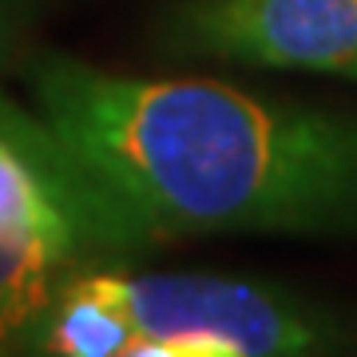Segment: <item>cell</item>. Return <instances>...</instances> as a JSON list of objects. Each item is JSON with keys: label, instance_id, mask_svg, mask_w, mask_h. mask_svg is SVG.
<instances>
[{"label": "cell", "instance_id": "cell-1", "mask_svg": "<svg viewBox=\"0 0 357 357\" xmlns=\"http://www.w3.org/2000/svg\"><path fill=\"white\" fill-rule=\"evenodd\" d=\"M24 76L32 107L159 238L357 227L354 115L72 56H36Z\"/></svg>", "mask_w": 357, "mask_h": 357}, {"label": "cell", "instance_id": "cell-2", "mask_svg": "<svg viewBox=\"0 0 357 357\" xmlns=\"http://www.w3.org/2000/svg\"><path fill=\"white\" fill-rule=\"evenodd\" d=\"M163 243L60 131L0 84V357H16L68 278Z\"/></svg>", "mask_w": 357, "mask_h": 357}, {"label": "cell", "instance_id": "cell-3", "mask_svg": "<svg viewBox=\"0 0 357 357\" xmlns=\"http://www.w3.org/2000/svg\"><path fill=\"white\" fill-rule=\"evenodd\" d=\"M115 357H345L357 333L290 290L206 270L91 266Z\"/></svg>", "mask_w": 357, "mask_h": 357}, {"label": "cell", "instance_id": "cell-4", "mask_svg": "<svg viewBox=\"0 0 357 357\" xmlns=\"http://www.w3.org/2000/svg\"><path fill=\"white\" fill-rule=\"evenodd\" d=\"M155 36L187 60L357 79V0H175Z\"/></svg>", "mask_w": 357, "mask_h": 357}, {"label": "cell", "instance_id": "cell-5", "mask_svg": "<svg viewBox=\"0 0 357 357\" xmlns=\"http://www.w3.org/2000/svg\"><path fill=\"white\" fill-rule=\"evenodd\" d=\"M36 0H0V60H13L32 24Z\"/></svg>", "mask_w": 357, "mask_h": 357}]
</instances>
